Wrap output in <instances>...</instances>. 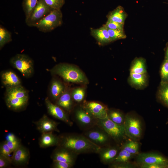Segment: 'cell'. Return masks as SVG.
Returning <instances> with one entry per match:
<instances>
[{
  "label": "cell",
  "mask_w": 168,
  "mask_h": 168,
  "mask_svg": "<svg viewBox=\"0 0 168 168\" xmlns=\"http://www.w3.org/2000/svg\"><path fill=\"white\" fill-rule=\"evenodd\" d=\"M58 146L66 148L77 155L80 154L98 153L101 147L84 135L68 134L59 137Z\"/></svg>",
  "instance_id": "1"
},
{
  "label": "cell",
  "mask_w": 168,
  "mask_h": 168,
  "mask_svg": "<svg viewBox=\"0 0 168 168\" xmlns=\"http://www.w3.org/2000/svg\"><path fill=\"white\" fill-rule=\"evenodd\" d=\"M51 72L67 82L77 83H86L88 82L86 77L80 69L70 64H58L51 70Z\"/></svg>",
  "instance_id": "2"
},
{
  "label": "cell",
  "mask_w": 168,
  "mask_h": 168,
  "mask_svg": "<svg viewBox=\"0 0 168 168\" xmlns=\"http://www.w3.org/2000/svg\"><path fill=\"white\" fill-rule=\"evenodd\" d=\"M63 14L61 9H53L35 26L40 31L48 32L63 24Z\"/></svg>",
  "instance_id": "3"
},
{
  "label": "cell",
  "mask_w": 168,
  "mask_h": 168,
  "mask_svg": "<svg viewBox=\"0 0 168 168\" xmlns=\"http://www.w3.org/2000/svg\"><path fill=\"white\" fill-rule=\"evenodd\" d=\"M97 125L116 141H121L126 136L124 124H117L108 117L104 119H98Z\"/></svg>",
  "instance_id": "4"
},
{
  "label": "cell",
  "mask_w": 168,
  "mask_h": 168,
  "mask_svg": "<svg viewBox=\"0 0 168 168\" xmlns=\"http://www.w3.org/2000/svg\"><path fill=\"white\" fill-rule=\"evenodd\" d=\"M124 126L126 136L136 141L140 138L142 129L141 121L138 117L131 114H127Z\"/></svg>",
  "instance_id": "5"
},
{
  "label": "cell",
  "mask_w": 168,
  "mask_h": 168,
  "mask_svg": "<svg viewBox=\"0 0 168 168\" xmlns=\"http://www.w3.org/2000/svg\"><path fill=\"white\" fill-rule=\"evenodd\" d=\"M10 62L24 76L29 77L33 74V61L28 56L23 54H17L11 59Z\"/></svg>",
  "instance_id": "6"
},
{
  "label": "cell",
  "mask_w": 168,
  "mask_h": 168,
  "mask_svg": "<svg viewBox=\"0 0 168 168\" xmlns=\"http://www.w3.org/2000/svg\"><path fill=\"white\" fill-rule=\"evenodd\" d=\"M54 9L48 6L44 0H38L29 17L25 19L26 24L30 27L36 25Z\"/></svg>",
  "instance_id": "7"
},
{
  "label": "cell",
  "mask_w": 168,
  "mask_h": 168,
  "mask_svg": "<svg viewBox=\"0 0 168 168\" xmlns=\"http://www.w3.org/2000/svg\"><path fill=\"white\" fill-rule=\"evenodd\" d=\"M138 166L140 164H158L168 166V158L156 152L139 153L136 157Z\"/></svg>",
  "instance_id": "8"
},
{
  "label": "cell",
  "mask_w": 168,
  "mask_h": 168,
  "mask_svg": "<svg viewBox=\"0 0 168 168\" xmlns=\"http://www.w3.org/2000/svg\"><path fill=\"white\" fill-rule=\"evenodd\" d=\"M77 155L68 149L58 146L53 152L51 158L53 161H60L74 165Z\"/></svg>",
  "instance_id": "9"
},
{
  "label": "cell",
  "mask_w": 168,
  "mask_h": 168,
  "mask_svg": "<svg viewBox=\"0 0 168 168\" xmlns=\"http://www.w3.org/2000/svg\"><path fill=\"white\" fill-rule=\"evenodd\" d=\"M84 135L92 142L102 147L109 142L110 136L103 129H93L85 132Z\"/></svg>",
  "instance_id": "10"
},
{
  "label": "cell",
  "mask_w": 168,
  "mask_h": 168,
  "mask_svg": "<svg viewBox=\"0 0 168 168\" xmlns=\"http://www.w3.org/2000/svg\"><path fill=\"white\" fill-rule=\"evenodd\" d=\"M45 101L48 112L50 115L70 126L72 125V122L62 108L58 105L53 104L48 97L46 98Z\"/></svg>",
  "instance_id": "11"
},
{
  "label": "cell",
  "mask_w": 168,
  "mask_h": 168,
  "mask_svg": "<svg viewBox=\"0 0 168 168\" xmlns=\"http://www.w3.org/2000/svg\"><path fill=\"white\" fill-rule=\"evenodd\" d=\"M84 108L96 119H103L108 117V110L107 108L99 102H88L85 104Z\"/></svg>",
  "instance_id": "12"
},
{
  "label": "cell",
  "mask_w": 168,
  "mask_h": 168,
  "mask_svg": "<svg viewBox=\"0 0 168 168\" xmlns=\"http://www.w3.org/2000/svg\"><path fill=\"white\" fill-rule=\"evenodd\" d=\"M34 123L37 129L41 133L54 131L59 132L57 128L59 123L50 119L45 114L38 120Z\"/></svg>",
  "instance_id": "13"
},
{
  "label": "cell",
  "mask_w": 168,
  "mask_h": 168,
  "mask_svg": "<svg viewBox=\"0 0 168 168\" xmlns=\"http://www.w3.org/2000/svg\"><path fill=\"white\" fill-rule=\"evenodd\" d=\"M120 148L118 146H110L101 147L99 154L101 161L105 164H110L114 161Z\"/></svg>",
  "instance_id": "14"
},
{
  "label": "cell",
  "mask_w": 168,
  "mask_h": 168,
  "mask_svg": "<svg viewBox=\"0 0 168 168\" xmlns=\"http://www.w3.org/2000/svg\"><path fill=\"white\" fill-rule=\"evenodd\" d=\"M75 118L79 124L84 127L97 125L98 119L94 118L84 108H80L76 110Z\"/></svg>",
  "instance_id": "15"
},
{
  "label": "cell",
  "mask_w": 168,
  "mask_h": 168,
  "mask_svg": "<svg viewBox=\"0 0 168 168\" xmlns=\"http://www.w3.org/2000/svg\"><path fill=\"white\" fill-rule=\"evenodd\" d=\"M12 156V164L16 166L27 164L29 161L30 154L29 150L21 145L14 152Z\"/></svg>",
  "instance_id": "16"
},
{
  "label": "cell",
  "mask_w": 168,
  "mask_h": 168,
  "mask_svg": "<svg viewBox=\"0 0 168 168\" xmlns=\"http://www.w3.org/2000/svg\"><path fill=\"white\" fill-rule=\"evenodd\" d=\"M128 81L132 87L136 89H143L148 84V78L147 73H130Z\"/></svg>",
  "instance_id": "17"
},
{
  "label": "cell",
  "mask_w": 168,
  "mask_h": 168,
  "mask_svg": "<svg viewBox=\"0 0 168 168\" xmlns=\"http://www.w3.org/2000/svg\"><path fill=\"white\" fill-rule=\"evenodd\" d=\"M91 34L101 45H105L111 43L107 29L103 25L97 29L91 28Z\"/></svg>",
  "instance_id": "18"
},
{
  "label": "cell",
  "mask_w": 168,
  "mask_h": 168,
  "mask_svg": "<svg viewBox=\"0 0 168 168\" xmlns=\"http://www.w3.org/2000/svg\"><path fill=\"white\" fill-rule=\"evenodd\" d=\"M59 141V137L53 134L52 132L42 133L39 140L40 147L43 148L58 146Z\"/></svg>",
  "instance_id": "19"
},
{
  "label": "cell",
  "mask_w": 168,
  "mask_h": 168,
  "mask_svg": "<svg viewBox=\"0 0 168 168\" xmlns=\"http://www.w3.org/2000/svg\"><path fill=\"white\" fill-rule=\"evenodd\" d=\"M127 16L128 14L124 8L119 5L110 12L107 16V17L108 21L124 24Z\"/></svg>",
  "instance_id": "20"
},
{
  "label": "cell",
  "mask_w": 168,
  "mask_h": 168,
  "mask_svg": "<svg viewBox=\"0 0 168 168\" xmlns=\"http://www.w3.org/2000/svg\"><path fill=\"white\" fill-rule=\"evenodd\" d=\"M3 84L7 87H11L21 85L20 80L14 72L8 71L3 72L1 75Z\"/></svg>",
  "instance_id": "21"
},
{
  "label": "cell",
  "mask_w": 168,
  "mask_h": 168,
  "mask_svg": "<svg viewBox=\"0 0 168 168\" xmlns=\"http://www.w3.org/2000/svg\"><path fill=\"white\" fill-rule=\"evenodd\" d=\"M130 73H147L146 61L142 57H136L132 61L130 68Z\"/></svg>",
  "instance_id": "22"
},
{
  "label": "cell",
  "mask_w": 168,
  "mask_h": 168,
  "mask_svg": "<svg viewBox=\"0 0 168 168\" xmlns=\"http://www.w3.org/2000/svg\"><path fill=\"white\" fill-rule=\"evenodd\" d=\"M29 98H23L5 97V101L7 107L13 110H21L27 104Z\"/></svg>",
  "instance_id": "23"
},
{
  "label": "cell",
  "mask_w": 168,
  "mask_h": 168,
  "mask_svg": "<svg viewBox=\"0 0 168 168\" xmlns=\"http://www.w3.org/2000/svg\"><path fill=\"white\" fill-rule=\"evenodd\" d=\"M156 98L160 102L168 108V82H160Z\"/></svg>",
  "instance_id": "24"
},
{
  "label": "cell",
  "mask_w": 168,
  "mask_h": 168,
  "mask_svg": "<svg viewBox=\"0 0 168 168\" xmlns=\"http://www.w3.org/2000/svg\"><path fill=\"white\" fill-rule=\"evenodd\" d=\"M72 96L67 91H64L57 100V105L67 111L71 110L72 106Z\"/></svg>",
  "instance_id": "25"
},
{
  "label": "cell",
  "mask_w": 168,
  "mask_h": 168,
  "mask_svg": "<svg viewBox=\"0 0 168 168\" xmlns=\"http://www.w3.org/2000/svg\"><path fill=\"white\" fill-rule=\"evenodd\" d=\"M50 90L53 98L57 100L64 91V86L60 82L54 80L52 83Z\"/></svg>",
  "instance_id": "26"
},
{
  "label": "cell",
  "mask_w": 168,
  "mask_h": 168,
  "mask_svg": "<svg viewBox=\"0 0 168 168\" xmlns=\"http://www.w3.org/2000/svg\"><path fill=\"white\" fill-rule=\"evenodd\" d=\"M125 116L122 112L118 110H111L108 111V117L118 124H124Z\"/></svg>",
  "instance_id": "27"
},
{
  "label": "cell",
  "mask_w": 168,
  "mask_h": 168,
  "mask_svg": "<svg viewBox=\"0 0 168 168\" xmlns=\"http://www.w3.org/2000/svg\"><path fill=\"white\" fill-rule=\"evenodd\" d=\"M121 147L128 153L135 156L139 153V145L136 141L129 140L124 143Z\"/></svg>",
  "instance_id": "28"
},
{
  "label": "cell",
  "mask_w": 168,
  "mask_h": 168,
  "mask_svg": "<svg viewBox=\"0 0 168 168\" xmlns=\"http://www.w3.org/2000/svg\"><path fill=\"white\" fill-rule=\"evenodd\" d=\"M5 138L6 140L5 141L13 152L15 151L21 145L19 139L12 133H8Z\"/></svg>",
  "instance_id": "29"
},
{
  "label": "cell",
  "mask_w": 168,
  "mask_h": 168,
  "mask_svg": "<svg viewBox=\"0 0 168 168\" xmlns=\"http://www.w3.org/2000/svg\"><path fill=\"white\" fill-rule=\"evenodd\" d=\"M12 41L11 32L7 29L0 26V49H1L6 44Z\"/></svg>",
  "instance_id": "30"
},
{
  "label": "cell",
  "mask_w": 168,
  "mask_h": 168,
  "mask_svg": "<svg viewBox=\"0 0 168 168\" xmlns=\"http://www.w3.org/2000/svg\"><path fill=\"white\" fill-rule=\"evenodd\" d=\"M38 0H23L22 6L27 19L36 6Z\"/></svg>",
  "instance_id": "31"
},
{
  "label": "cell",
  "mask_w": 168,
  "mask_h": 168,
  "mask_svg": "<svg viewBox=\"0 0 168 168\" xmlns=\"http://www.w3.org/2000/svg\"><path fill=\"white\" fill-rule=\"evenodd\" d=\"M135 156L128 153L121 147L118 155L113 163L128 162Z\"/></svg>",
  "instance_id": "32"
},
{
  "label": "cell",
  "mask_w": 168,
  "mask_h": 168,
  "mask_svg": "<svg viewBox=\"0 0 168 168\" xmlns=\"http://www.w3.org/2000/svg\"><path fill=\"white\" fill-rule=\"evenodd\" d=\"M107 29L111 42L126 38L127 36L124 30Z\"/></svg>",
  "instance_id": "33"
},
{
  "label": "cell",
  "mask_w": 168,
  "mask_h": 168,
  "mask_svg": "<svg viewBox=\"0 0 168 168\" xmlns=\"http://www.w3.org/2000/svg\"><path fill=\"white\" fill-rule=\"evenodd\" d=\"M85 95V90L83 87H78L72 91L71 96L72 99L75 101L80 102L84 99Z\"/></svg>",
  "instance_id": "34"
},
{
  "label": "cell",
  "mask_w": 168,
  "mask_h": 168,
  "mask_svg": "<svg viewBox=\"0 0 168 168\" xmlns=\"http://www.w3.org/2000/svg\"><path fill=\"white\" fill-rule=\"evenodd\" d=\"M160 76L161 82H168V60L165 59L160 68Z\"/></svg>",
  "instance_id": "35"
},
{
  "label": "cell",
  "mask_w": 168,
  "mask_h": 168,
  "mask_svg": "<svg viewBox=\"0 0 168 168\" xmlns=\"http://www.w3.org/2000/svg\"><path fill=\"white\" fill-rule=\"evenodd\" d=\"M109 167L111 168H135L138 166L137 163L128 161L124 162L112 163Z\"/></svg>",
  "instance_id": "36"
},
{
  "label": "cell",
  "mask_w": 168,
  "mask_h": 168,
  "mask_svg": "<svg viewBox=\"0 0 168 168\" xmlns=\"http://www.w3.org/2000/svg\"><path fill=\"white\" fill-rule=\"evenodd\" d=\"M48 6L54 9H61L65 3V0H44Z\"/></svg>",
  "instance_id": "37"
},
{
  "label": "cell",
  "mask_w": 168,
  "mask_h": 168,
  "mask_svg": "<svg viewBox=\"0 0 168 168\" xmlns=\"http://www.w3.org/2000/svg\"><path fill=\"white\" fill-rule=\"evenodd\" d=\"M108 29L124 30V24L107 20L103 25Z\"/></svg>",
  "instance_id": "38"
},
{
  "label": "cell",
  "mask_w": 168,
  "mask_h": 168,
  "mask_svg": "<svg viewBox=\"0 0 168 168\" xmlns=\"http://www.w3.org/2000/svg\"><path fill=\"white\" fill-rule=\"evenodd\" d=\"M12 151L9 148L5 141L1 143L0 146V154L8 157H10V155Z\"/></svg>",
  "instance_id": "39"
},
{
  "label": "cell",
  "mask_w": 168,
  "mask_h": 168,
  "mask_svg": "<svg viewBox=\"0 0 168 168\" xmlns=\"http://www.w3.org/2000/svg\"><path fill=\"white\" fill-rule=\"evenodd\" d=\"M12 164L11 157L0 154V168L8 167Z\"/></svg>",
  "instance_id": "40"
},
{
  "label": "cell",
  "mask_w": 168,
  "mask_h": 168,
  "mask_svg": "<svg viewBox=\"0 0 168 168\" xmlns=\"http://www.w3.org/2000/svg\"><path fill=\"white\" fill-rule=\"evenodd\" d=\"M73 165L71 163L60 161H53L52 167L54 168H70Z\"/></svg>",
  "instance_id": "41"
},
{
  "label": "cell",
  "mask_w": 168,
  "mask_h": 168,
  "mask_svg": "<svg viewBox=\"0 0 168 168\" xmlns=\"http://www.w3.org/2000/svg\"><path fill=\"white\" fill-rule=\"evenodd\" d=\"M138 166L141 168H168V166L158 164H142L138 165Z\"/></svg>",
  "instance_id": "42"
},
{
  "label": "cell",
  "mask_w": 168,
  "mask_h": 168,
  "mask_svg": "<svg viewBox=\"0 0 168 168\" xmlns=\"http://www.w3.org/2000/svg\"><path fill=\"white\" fill-rule=\"evenodd\" d=\"M165 55L164 59L168 60V44H167L165 49Z\"/></svg>",
  "instance_id": "43"
},
{
  "label": "cell",
  "mask_w": 168,
  "mask_h": 168,
  "mask_svg": "<svg viewBox=\"0 0 168 168\" xmlns=\"http://www.w3.org/2000/svg\"></svg>",
  "instance_id": "44"
},
{
  "label": "cell",
  "mask_w": 168,
  "mask_h": 168,
  "mask_svg": "<svg viewBox=\"0 0 168 168\" xmlns=\"http://www.w3.org/2000/svg\"></svg>",
  "instance_id": "45"
}]
</instances>
